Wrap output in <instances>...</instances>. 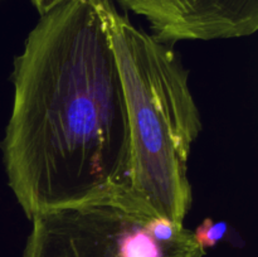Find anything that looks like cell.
Instances as JSON below:
<instances>
[{
	"mask_svg": "<svg viewBox=\"0 0 258 257\" xmlns=\"http://www.w3.org/2000/svg\"><path fill=\"white\" fill-rule=\"evenodd\" d=\"M12 82L3 161L25 216L83 206L135 212L130 121L100 0H64L40 15Z\"/></svg>",
	"mask_w": 258,
	"mask_h": 257,
	"instance_id": "1",
	"label": "cell"
},
{
	"mask_svg": "<svg viewBox=\"0 0 258 257\" xmlns=\"http://www.w3.org/2000/svg\"><path fill=\"white\" fill-rule=\"evenodd\" d=\"M127 106L134 211L183 224L193 202L191 145L202 130L189 71L170 44L131 23L112 0H100Z\"/></svg>",
	"mask_w": 258,
	"mask_h": 257,
	"instance_id": "2",
	"label": "cell"
},
{
	"mask_svg": "<svg viewBox=\"0 0 258 257\" xmlns=\"http://www.w3.org/2000/svg\"><path fill=\"white\" fill-rule=\"evenodd\" d=\"M133 211L83 206L37 214L22 257H130Z\"/></svg>",
	"mask_w": 258,
	"mask_h": 257,
	"instance_id": "3",
	"label": "cell"
},
{
	"mask_svg": "<svg viewBox=\"0 0 258 257\" xmlns=\"http://www.w3.org/2000/svg\"><path fill=\"white\" fill-rule=\"evenodd\" d=\"M149 22L166 44L243 38L258 30V0H115Z\"/></svg>",
	"mask_w": 258,
	"mask_h": 257,
	"instance_id": "4",
	"label": "cell"
},
{
	"mask_svg": "<svg viewBox=\"0 0 258 257\" xmlns=\"http://www.w3.org/2000/svg\"><path fill=\"white\" fill-rule=\"evenodd\" d=\"M228 224L224 221L216 222L212 218H206L193 232V236L203 249L212 248L226 237Z\"/></svg>",
	"mask_w": 258,
	"mask_h": 257,
	"instance_id": "5",
	"label": "cell"
},
{
	"mask_svg": "<svg viewBox=\"0 0 258 257\" xmlns=\"http://www.w3.org/2000/svg\"><path fill=\"white\" fill-rule=\"evenodd\" d=\"M62 2H64V0H30V3L34 5V8L40 15L47 13L48 10H50L53 7H55V5Z\"/></svg>",
	"mask_w": 258,
	"mask_h": 257,
	"instance_id": "6",
	"label": "cell"
}]
</instances>
